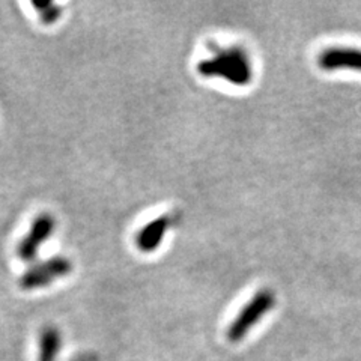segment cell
<instances>
[{"label":"cell","instance_id":"cell-1","mask_svg":"<svg viewBox=\"0 0 361 361\" xmlns=\"http://www.w3.org/2000/svg\"><path fill=\"white\" fill-rule=\"evenodd\" d=\"M203 77H219L235 86H247L253 78V66L247 51L238 45L212 49V56L197 63Z\"/></svg>","mask_w":361,"mask_h":361},{"label":"cell","instance_id":"cell-2","mask_svg":"<svg viewBox=\"0 0 361 361\" xmlns=\"http://www.w3.org/2000/svg\"><path fill=\"white\" fill-rule=\"evenodd\" d=\"M274 293L268 289H262L255 293L250 301L245 304L240 313L235 316V319L231 322L228 331H226L228 341L232 343L241 342L245 334L255 329L256 324L274 307Z\"/></svg>","mask_w":361,"mask_h":361},{"label":"cell","instance_id":"cell-3","mask_svg":"<svg viewBox=\"0 0 361 361\" xmlns=\"http://www.w3.org/2000/svg\"><path fill=\"white\" fill-rule=\"evenodd\" d=\"M73 271L70 259L63 256H56L44 262H38L30 267L26 273H23L18 285L23 290H35L54 283L56 280L63 279Z\"/></svg>","mask_w":361,"mask_h":361},{"label":"cell","instance_id":"cell-4","mask_svg":"<svg viewBox=\"0 0 361 361\" xmlns=\"http://www.w3.org/2000/svg\"><path fill=\"white\" fill-rule=\"evenodd\" d=\"M56 221L51 214L42 212L33 220L27 235L23 238L17 247V256L23 262H32L38 256L41 245L53 235Z\"/></svg>","mask_w":361,"mask_h":361},{"label":"cell","instance_id":"cell-5","mask_svg":"<svg viewBox=\"0 0 361 361\" xmlns=\"http://www.w3.org/2000/svg\"><path fill=\"white\" fill-rule=\"evenodd\" d=\"M318 65L324 71L355 70L361 71V50L353 47H330L318 56Z\"/></svg>","mask_w":361,"mask_h":361},{"label":"cell","instance_id":"cell-6","mask_svg":"<svg viewBox=\"0 0 361 361\" xmlns=\"http://www.w3.org/2000/svg\"><path fill=\"white\" fill-rule=\"evenodd\" d=\"M169 224H171V220L167 219V216L157 217L149 223H146L135 235V245H137L139 250L143 253L155 252L164 240V235L169 231Z\"/></svg>","mask_w":361,"mask_h":361},{"label":"cell","instance_id":"cell-7","mask_svg":"<svg viewBox=\"0 0 361 361\" xmlns=\"http://www.w3.org/2000/svg\"><path fill=\"white\" fill-rule=\"evenodd\" d=\"M62 338L56 326H45L39 336V357L38 361H56L61 351Z\"/></svg>","mask_w":361,"mask_h":361},{"label":"cell","instance_id":"cell-8","mask_svg":"<svg viewBox=\"0 0 361 361\" xmlns=\"http://www.w3.org/2000/svg\"><path fill=\"white\" fill-rule=\"evenodd\" d=\"M32 6L37 9L39 18L45 23V25H53V23L58 21L62 16V8L53 2H42V4L33 2Z\"/></svg>","mask_w":361,"mask_h":361}]
</instances>
